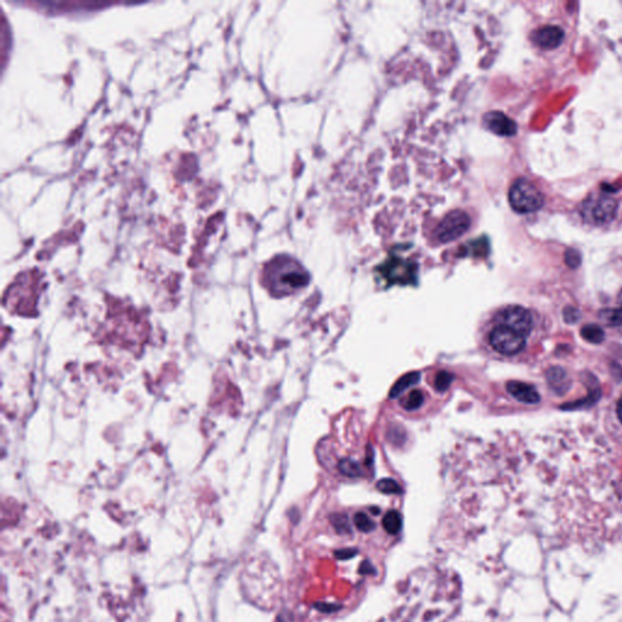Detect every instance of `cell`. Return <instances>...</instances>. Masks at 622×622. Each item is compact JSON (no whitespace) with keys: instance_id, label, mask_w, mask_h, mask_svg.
I'll use <instances>...</instances> for the list:
<instances>
[{"instance_id":"cell-20","label":"cell","mask_w":622,"mask_h":622,"mask_svg":"<svg viewBox=\"0 0 622 622\" xmlns=\"http://www.w3.org/2000/svg\"><path fill=\"white\" fill-rule=\"evenodd\" d=\"M600 319L609 326H618L622 324V310H605L600 314Z\"/></svg>"},{"instance_id":"cell-25","label":"cell","mask_w":622,"mask_h":622,"mask_svg":"<svg viewBox=\"0 0 622 622\" xmlns=\"http://www.w3.org/2000/svg\"><path fill=\"white\" fill-rule=\"evenodd\" d=\"M359 571H360V574H363V575H373V574H376V569L372 567L371 563L367 562V560L361 564Z\"/></svg>"},{"instance_id":"cell-5","label":"cell","mask_w":622,"mask_h":622,"mask_svg":"<svg viewBox=\"0 0 622 622\" xmlns=\"http://www.w3.org/2000/svg\"><path fill=\"white\" fill-rule=\"evenodd\" d=\"M493 350L502 355H516L525 347V337L505 326L497 325L489 335Z\"/></svg>"},{"instance_id":"cell-9","label":"cell","mask_w":622,"mask_h":622,"mask_svg":"<svg viewBox=\"0 0 622 622\" xmlns=\"http://www.w3.org/2000/svg\"><path fill=\"white\" fill-rule=\"evenodd\" d=\"M564 31L558 26H544V27L535 29L531 33V41L534 42L535 45L544 49V50H552L559 47L564 41Z\"/></svg>"},{"instance_id":"cell-7","label":"cell","mask_w":622,"mask_h":622,"mask_svg":"<svg viewBox=\"0 0 622 622\" xmlns=\"http://www.w3.org/2000/svg\"><path fill=\"white\" fill-rule=\"evenodd\" d=\"M382 274L393 284H412L416 279V264L399 256H391L381 266Z\"/></svg>"},{"instance_id":"cell-27","label":"cell","mask_w":622,"mask_h":622,"mask_svg":"<svg viewBox=\"0 0 622 622\" xmlns=\"http://www.w3.org/2000/svg\"><path fill=\"white\" fill-rule=\"evenodd\" d=\"M616 412H618V417L620 419V422L622 423V398L619 401L618 409H616Z\"/></svg>"},{"instance_id":"cell-8","label":"cell","mask_w":622,"mask_h":622,"mask_svg":"<svg viewBox=\"0 0 622 622\" xmlns=\"http://www.w3.org/2000/svg\"><path fill=\"white\" fill-rule=\"evenodd\" d=\"M484 126L486 129L493 131V134L498 136H513L516 134V122L505 115L503 112H488L483 118Z\"/></svg>"},{"instance_id":"cell-17","label":"cell","mask_w":622,"mask_h":622,"mask_svg":"<svg viewBox=\"0 0 622 622\" xmlns=\"http://www.w3.org/2000/svg\"><path fill=\"white\" fill-rule=\"evenodd\" d=\"M423 400H424V396H423L422 391H419V390H414V391H411L407 396H406V399L404 400V406L405 410H407V411H414V410H417L422 406Z\"/></svg>"},{"instance_id":"cell-15","label":"cell","mask_w":622,"mask_h":622,"mask_svg":"<svg viewBox=\"0 0 622 622\" xmlns=\"http://www.w3.org/2000/svg\"><path fill=\"white\" fill-rule=\"evenodd\" d=\"M338 468L345 477H349V478H359V477H363V468L355 461H342Z\"/></svg>"},{"instance_id":"cell-3","label":"cell","mask_w":622,"mask_h":622,"mask_svg":"<svg viewBox=\"0 0 622 622\" xmlns=\"http://www.w3.org/2000/svg\"><path fill=\"white\" fill-rule=\"evenodd\" d=\"M512 208L516 213L529 214L544 207V198L539 189L528 179L519 178L513 182L508 194Z\"/></svg>"},{"instance_id":"cell-11","label":"cell","mask_w":622,"mask_h":622,"mask_svg":"<svg viewBox=\"0 0 622 622\" xmlns=\"http://www.w3.org/2000/svg\"><path fill=\"white\" fill-rule=\"evenodd\" d=\"M547 379L552 390H554L556 393H559V394L565 393L569 389V386H570L569 381H567V373L563 371L562 368H559V367L551 368L547 372Z\"/></svg>"},{"instance_id":"cell-26","label":"cell","mask_w":622,"mask_h":622,"mask_svg":"<svg viewBox=\"0 0 622 622\" xmlns=\"http://www.w3.org/2000/svg\"><path fill=\"white\" fill-rule=\"evenodd\" d=\"M315 607L322 613H325V612L326 613H332L338 609V607H335V604H316Z\"/></svg>"},{"instance_id":"cell-16","label":"cell","mask_w":622,"mask_h":622,"mask_svg":"<svg viewBox=\"0 0 622 622\" xmlns=\"http://www.w3.org/2000/svg\"><path fill=\"white\" fill-rule=\"evenodd\" d=\"M354 523H355V526L363 533H371L376 528V524L372 521L371 518L363 512H359L355 514Z\"/></svg>"},{"instance_id":"cell-10","label":"cell","mask_w":622,"mask_h":622,"mask_svg":"<svg viewBox=\"0 0 622 622\" xmlns=\"http://www.w3.org/2000/svg\"><path fill=\"white\" fill-rule=\"evenodd\" d=\"M507 391L523 404L534 405L540 401V395L534 386L521 383V382L512 381L507 383Z\"/></svg>"},{"instance_id":"cell-18","label":"cell","mask_w":622,"mask_h":622,"mask_svg":"<svg viewBox=\"0 0 622 622\" xmlns=\"http://www.w3.org/2000/svg\"><path fill=\"white\" fill-rule=\"evenodd\" d=\"M331 521L338 534L345 535L352 533L348 518L344 514H335V516H331Z\"/></svg>"},{"instance_id":"cell-14","label":"cell","mask_w":622,"mask_h":622,"mask_svg":"<svg viewBox=\"0 0 622 622\" xmlns=\"http://www.w3.org/2000/svg\"><path fill=\"white\" fill-rule=\"evenodd\" d=\"M581 337L588 343H602L604 340V331L597 325H586L581 328Z\"/></svg>"},{"instance_id":"cell-28","label":"cell","mask_w":622,"mask_h":622,"mask_svg":"<svg viewBox=\"0 0 622 622\" xmlns=\"http://www.w3.org/2000/svg\"><path fill=\"white\" fill-rule=\"evenodd\" d=\"M618 304H619V307H620V309H621V310H622V289H621V292H620V294H619Z\"/></svg>"},{"instance_id":"cell-1","label":"cell","mask_w":622,"mask_h":622,"mask_svg":"<svg viewBox=\"0 0 622 622\" xmlns=\"http://www.w3.org/2000/svg\"><path fill=\"white\" fill-rule=\"evenodd\" d=\"M265 281L275 296H286L307 287L310 276L297 260L281 256L266 265Z\"/></svg>"},{"instance_id":"cell-2","label":"cell","mask_w":622,"mask_h":622,"mask_svg":"<svg viewBox=\"0 0 622 622\" xmlns=\"http://www.w3.org/2000/svg\"><path fill=\"white\" fill-rule=\"evenodd\" d=\"M619 205L613 196L605 192L592 194L580 207V214L584 222L595 226H602L613 222L618 214Z\"/></svg>"},{"instance_id":"cell-4","label":"cell","mask_w":622,"mask_h":622,"mask_svg":"<svg viewBox=\"0 0 622 622\" xmlns=\"http://www.w3.org/2000/svg\"><path fill=\"white\" fill-rule=\"evenodd\" d=\"M470 228V218L463 210H452L446 214L435 229V238L440 243H449L460 238Z\"/></svg>"},{"instance_id":"cell-12","label":"cell","mask_w":622,"mask_h":622,"mask_svg":"<svg viewBox=\"0 0 622 622\" xmlns=\"http://www.w3.org/2000/svg\"><path fill=\"white\" fill-rule=\"evenodd\" d=\"M419 378H421V376H419V373H417V372L409 373L406 376L401 377L399 381L396 382L395 386L390 390V398H396L400 394H403L405 390L409 389L410 386H414L416 383H418Z\"/></svg>"},{"instance_id":"cell-6","label":"cell","mask_w":622,"mask_h":622,"mask_svg":"<svg viewBox=\"0 0 622 622\" xmlns=\"http://www.w3.org/2000/svg\"><path fill=\"white\" fill-rule=\"evenodd\" d=\"M497 325L516 331L519 335H530L533 330V316L525 308L512 305L502 309L496 316Z\"/></svg>"},{"instance_id":"cell-22","label":"cell","mask_w":622,"mask_h":622,"mask_svg":"<svg viewBox=\"0 0 622 622\" xmlns=\"http://www.w3.org/2000/svg\"><path fill=\"white\" fill-rule=\"evenodd\" d=\"M565 261H567V264L571 268H576V266H579L581 263V256L580 253L577 251H574V249H569L567 252V254H565Z\"/></svg>"},{"instance_id":"cell-21","label":"cell","mask_w":622,"mask_h":622,"mask_svg":"<svg viewBox=\"0 0 622 622\" xmlns=\"http://www.w3.org/2000/svg\"><path fill=\"white\" fill-rule=\"evenodd\" d=\"M454 379V377L451 376L447 372H440L435 376L434 379V388L437 391H445L450 386L451 382Z\"/></svg>"},{"instance_id":"cell-19","label":"cell","mask_w":622,"mask_h":622,"mask_svg":"<svg viewBox=\"0 0 622 622\" xmlns=\"http://www.w3.org/2000/svg\"><path fill=\"white\" fill-rule=\"evenodd\" d=\"M377 489L384 493H403V489L400 488L399 484L396 483L393 479H383L379 483L377 484Z\"/></svg>"},{"instance_id":"cell-13","label":"cell","mask_w":622,"mask_h":622,"mask_svg":"<svg viewBox=\"0 0 622 622\" xmlns=\"http://www.w3.org/2000/svg\"><path fill=\"white\" fill-rule=\"evenodd\" d=\"M383 528L390 535L399 534L403 528V518L399 512L389 511L382 520Z\"/></svg>"},{"instance_id":"cell-24","label":"cell","mask_w":622,"mask_h":622,"mask_svg":"<svg viewBox=\"0 0 622 622\" xmlns=\"http://www.w3.org/2000/svg\"><path fill=\"white\" fill-rule=\"evenodd\" d=\"M356 553H358V551L354 549V548H343V549L335 551V557L338 558V559L345 560V559H350V558L355 557Z\"/></svg>"},{"instance_id":"cell-23","label":"cell","mask_w":622,"mask_h":622,"mask_svg":"<svg viewBox=\"0 0 622 622\" xmlns=\"http://www.w3.org/2000/svg\"><path fill=\"white\" fill-rule=\"evenodd\" d=\"M563 314L564 320L567 321V324H574L576 321L580 320V312L576 310L575 308H567Z\"/></svg>"}]
</instances>
